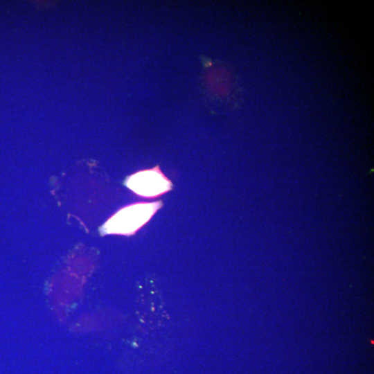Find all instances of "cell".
<instances>
[{"instance_id":"obj_1","label":"cell","mask_w":374,"mask_h":374,"mask_svg":"<svg viewBox=\"0 0 374 374\" xmlns=\"http://www.w3.org/2000/svg\"><path fill=\"white\" fill-rule=\"evenodd\" d=\"M160 205L159 202L130 205L113 215L101 231L104 234H132L150 220Z\"/></svg>"},{"instance_id":"obj_2","label":"cell","mask_w":374,"mask_h":374,"mask_svg":"<svg viewBox=\"0 0 374 374\" xmlns=\"http://www.w3.org/2000/svg\"><path fill=\"white\" fill-rule=\"evenodd\" d=\"M128 188L143 197H156L171 188L170 182L158 168L140 171L130 176L126 183Z\"/></svg>"}]
</instances>
